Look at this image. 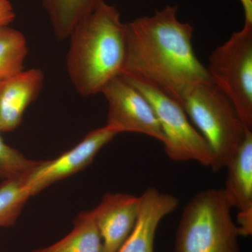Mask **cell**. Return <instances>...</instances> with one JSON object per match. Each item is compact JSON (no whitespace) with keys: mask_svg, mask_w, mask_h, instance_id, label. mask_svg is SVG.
Returning a JSON list of instances; mask_svg holds the SVG:
<instances>
[{"mask_svg":"<svg viewBox=\"0 0 252 252\" xmlns=\"http://www.w3.org/2000/svg\"><path fill=\"white\" fill-rule=\"evenodd\" d=\"M177 11V5H167L152 16L126 23V60L121 76L150 84L182 107L192 89L210 78L194 52L193 27L180 21Z\"/></svg>","mask_w":252,"mask_h":252,"instance_id":"6da1fadb","label":"cell"},{"mask_svg":"<svg viewBox=\"0 0 252 252\" xmlns=\"http://www.w3.org/2000/svg\"><path fill=\"white\" fill-rule=\"evenodd\" d=\"M67 69L72 85L84 97L101 94L122 74L126 54V23L119 10L104 0L79 21L70 35Z\"/></svg>","mask_w":252,"mask_h":252,"instance_id":"7a4b0ae2","label":"cell"},{"mask_svg":"<svg viewBox=\"0 0 252 252\" xmlns=\"http://www.w3.org/2000/svg\"><path fill=\"white\" fill-rule=\"evenodd\" d=\"M232 209L223 189L195 194L182 212L175 252H240Z\"/></svg>","mask_w":252,"mask_h":252,"instance_id":"3957f363","label":"cell"},{"mask_svg":"<svg viewBox=\"0 0 252 252\" xmlns=\"http://www.w3.org/2000/svg\"><path fill=\"white\" fill-rule=\"evenodd\" d=\"M182 107L211 148L212 170L225 168L247 131L252 130L245 127L233 103L210 79L195 86Z\"/></svg>","mask_w":252,"mask_h":252,"instance_id":"277c9868","label":"cell"},{"mask_svg":"<svg viewBox=\"0 0 252 252\" xmlns=\"http://www.w3.org/2000/svg\"><path fill=\"white\" fill-rule=\"evenodd\" d=\"M210 80L233 103L244 125L252 130V22L217 46L206 67Z\"/></svg>","mask_w":252,"mask_h":252,"instance_id":"5b68a950","label":"cell"},{"mask_svg":"<svg viewBox=\"0 0 252 252\" xmlns=\"http://www.w3.org/2000/svg\"><path fill=\"white\" fill-rule=\"evenodd\" d=\"M140 91L152 104L165 137L163 146L169 158L176 162L194 160L212 167L211 148L198 130L189 122L183 107L150 84L135 78L122 76Z\"/></svg>","mask_w":252,"mask_h":252,"instance_id":"8992f818","label":"cell"},{"mask_svg":"<svg viewBox=\"0 0 252 252\" xmlns=\"http://www.w3.org/2000/svg\"><path fill=\"white\" fill-rule=\"evenodd\" d=\"M101 94L108 104L106 126L118 134L136 132L165 142V135L152 104L122 76L109 81Z\"/></svg>","mask_w":252,"mask_h":252,"instance_id":"52a82bcc","label":"cell"},{"mask_svg":"<svg viewBox=\"0 0 252 252\" xmlns=\"http://www.w3.org/2000/svg\"><path fill=\"white\" fill-rule=\"evenodd\" d=\"M117 135L105 125L90 131L79 144L56 158L41 160L24 180L32 197L89 166L99 151Z\"/></svg>","mask_w":252,"mask_h":252,"instance_id":"ba28073f","label":"cell"},{"mask_svg":"<svg viewBox=\"0 0 252 252\" xmlns=\"http://www.w3.org/2000/svg\"><path fill=\"white\" fill-rule=\"evenodd\" d=\"M223 189L233 208L238 210L237 225L242 236L252 233V130H248L238 150L227 163Z\"/></svg>","mask_w":252,"mask_h":252,"instance_id":"9c48e42d","label":"cell"},{"mask_svg":"<svg viewBox=\"0 0 252 252\" xmlns=\"http://www.w3.org/2000/svg\"><path fill=\"white\" fill-rule=\"evenodd\" d=\"M139 196L122 193L104 194L93 210L105 252H117L133 230Z\"/></svg>","mask_w":252,"mask_h":252,"instance_id":"30bf717a","label":"cell"},{"mask_svg":"<svg viewBox=\"0 0 252 252\" xmlns=\"http://www.w3.org/2000/svg\"><path fill=\"white\" fill-rule=\"evenodd\" d=\"M179 206L178 198L156 188L139 196V209L133 230L117 252H154L158 227L163 218Z\"/></svg>","mask_w":252,"mask_h":252,"instance_id":"8fae6325","label":"cell"},{"mask_svg":"<svg viewBox=\"0 0 252 252\" xmlns=\"http://www.w3.org/2000/svg\"><path fill=\"white\" fill-rule=\"evenodd\" d=\"M44 76L39 69H31L1 80L0 84V132L14 130L23 114L40 94Z\"/></svg>","mask_w":252,"mask_h":252,"instance_id":"7c38bea8","label":"cell"},{"mask_svg":"<svg viewBox=\"0 0 252 252\" xmlns=\"http://www.w3.org/2000/svg\"><path fill=\"white\" fill-rule=\"evenodd\" d=\"M32 252H105L93 210L80 212L72 230L62 240Z\"/></svg>","mask_w":252,"mask_h":252,"instance_id":"4fadbf2b","label":"cell"},{"mask_svg":"<svg viewBox=\"0 0 252 252\" xmlns=\"http://www.w3.org/2000/svg\"><path fill=\"white\" fill-rule=\"evenodd\" d=\"M102 0H43L56 39L65 40L74 27Z\"/></svg>","mask_w":252,"mask_h":252,"instance_id":"5bb4252c","label":"cell"},{"mask_svg":"<svg viewBox=\"0 0 252 252\" xmlns=\"http://www.w3.org/2000/svg\"><path fill=\"white\" fill-rule=\"evenodd\" d=\"M28 53L27 41L21 32L9 26L0 27V79L23 71Z\"/></svg>","mask_w":252,"mask_h":252,"instance_id":"9a60e30c","label":"cell"},{"mask_svg":"<svg viewBox=\"0 0 252 252\" xmlns=\"http://www.w3.org/2000/svg\"><path fill=\"white\" fill-rule=\"evenodd\" d=\"M31 197L24 180L3 181L0 185V227L16 224L25 204Z\"/></svg>","mask_w":252,"mask_h":252,"instance_id":"2e32d148","label":"cell"},{"mask_svg":"<svg viewBox=\"0 0 252 252\" xmlns=\"http://www.w3.org/2000/svg\"><path fill=\"white\" fill-rule=\"evenodd\" d=\"M40 161L28 158L16 149L10 147L5 143L0 134V179L3 181L25 180Z\"/></svg>","mask_w":252,"mask_h":252,"instance_id":"e0dca14e","label":"cell"},{"mask_svg":"<svg viewBox=\"0 0 252 252\" xmlns=\"http://www.w3.org/2000/svg\"><path fill=\"white\" fill-rule=\"evenodd\" d=\"M15 17L16 14L11 0H0V27L9 26Z\"/></svg>","mask_w":252,"mask_h":252,"instance_id":"ac0fdd59","label":"cell"},{"mask_svg":"<svg viewBox=\"0 0 252 252\" xmlns=\"http://www.w3.org/2000/svg\"><path fill=\"white\" fill-rule=\"evenodd\" d=\"M1 79H0V84H1Z\"/></svg>","mask_w":252,"mask_h":252,"instance_id":"d6986e66","label":"cell"}]
</instances>
